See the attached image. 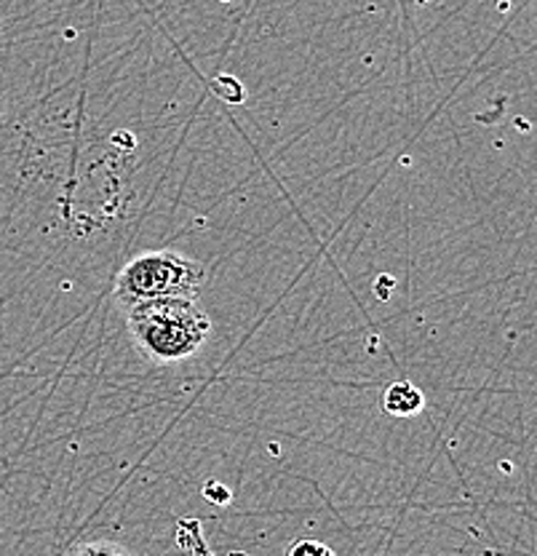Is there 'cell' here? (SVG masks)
Segmentation results:
<instances>
[{"label":"cell","instance_id":"6da1fadb","mask_svg":"<svg viewBox=\"0 0 537 556\" xmlns=\"http://www.w3.org/2000/svg\"><path fill=\"white\" fill-rule=\"evenodd\" d=\"M126 321L137 348L155 364H177L195 356L212 324L195 298H158L129 305Z\"/></svg>","mask_w":537,"mask_h":556},{"label":"cell","instance_id":"7a4b0ae2","mask_svg":"<svg viewBox=\"0 0 537 556\" xmlns=\"http://www.w3.org/2000/svg\"><path fill=\"white\" fill-rule=\"evenodd\" d=\"M206 281L199 260L179 252H144L124 265L115 276V298L124 308L158 298H195Z\"/></svg>","mask_w":537,"mask_h":556},{"label":"cell","instance_id":"3957f363","mask_svg":"<svg viewBox=\"0 0 537 556\" xmlns=\"http://www.w3.org/2000/svg\"><path fill=\"white\" fill-rule=\"evenodd\" d=\"M425 396L420 393V388L409 380L391 382L388 391L383 396V409L394 417H412L423 413Z\"/></svg>","mask_w":537,"mask_h":556},{"label":"cell","instance_id":"277c9868","mask_svg":"<svg viewBox=\"0 0 537 556\" xmlns=\"http://www.w3.org/2000/svg\"><path fill=\"white\" fill-rule=\"evenodd\" d=\"M289 556H305V554H316V556H332V548L323 546L319 541H297L286 548Z\"/></svg>","mask_w":537,"mask_h":556},{"label":"cell","instance_id":"5b68a950","mask_svg":"<svg viewBox=\"0 0 537 556\" xmlns=\"http://www.w3.org/2000/svg\"><path fill=\"white\" fill-rule=\"evenodd\" d=\"M204 495L209 497L212 503H217V506H228V503H230V490H228V486L219 484V482H206L204 484Z\"/></svg>","mask_w":537,"mask_h":556},{"label":"cell","instance_id":"8992f818","mask_svg":"<svg viewBox=\"0 0 537 556\" xmlns=\"http://www.w3.org/2000/svg\"><path fill=\"white\" fill-rule=\"evenodd\" d=\"M73 552H78V554H107V552H115V554H120V552H124V548L110 546V543H97V546H75Z\"/></svg>","mask_w":537,"mask_h":556}]
</instances>
